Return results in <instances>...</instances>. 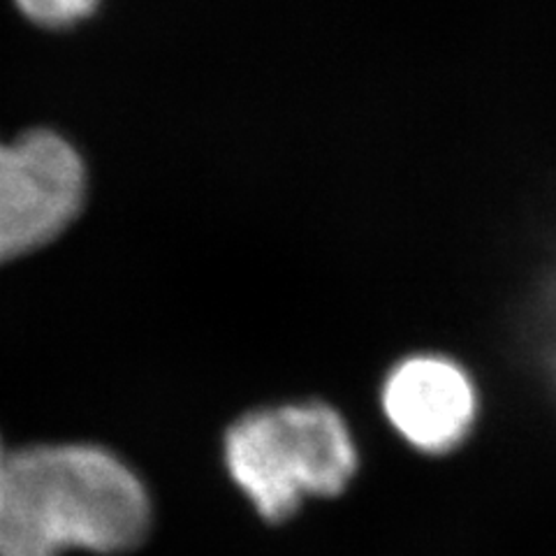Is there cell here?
Here are the masks:
<instances>
[{
  "mask_svg": "<svg viewBox=\"0 0 556 556\" xmlns=\"http://www.w3.org/2000/svg\"><path fill=\"white\" fill-rule=\"evenodd\" d=\"M100 0H14L20 12L33 24L45 28H67L84 22Z\"/></svg>",
  "mask_w": 556,
  "mask_h": 556,
  "instance_id": "6",
  "label": "cell"
},
{
  "mask_svg": "<svg viewBox=\"0 0 556 556\" xmlns=\"http://www.w3.org/2000/svg\"><path fill=\"white\" fill-rule=\"evenodd\" d=\"M8 459H10V450H5L3 441H0V486H3L5 471H8Z\"/></svg>",
  "mask_w": 556,
  "mask_h": 556,
  "instance_id": "7",
  "label": "cell"
},
{
  "mask_svg": "<svg viewBox=\"0 0 556 556\" xmlns=\"http://www.w3.org/2000/svg\"><path fill=\"white\" fill-rule=\"evenodd\" d=\"M531 313L533 329L538 332L533 334L535 345L543 355V364L556 388V263H552V267L543 276L541 286L535 288Z\"/></svg>",
  "mask_w": 556,
  "mask_h": 556,
  "instance_id": "5",
  "label": "cell"
},
{
  "mask_svg": "<svg viewBox=\"0 0 556 556\" xmlns=\"http://www.w3.org/2000/svg\"><path fill=\"white\" fill-rule=\"evenodd\" d=\"M151 527L147 486L116 452L91 443L12 450L0 486V556L130 552Z\"/></svg>",
  "mask_w": 556,
  "mask_h": 556,
  "instance_id": "1",
  "label": "cell"
},
{
  "mask_svg": "<svg viewBox=\"0 0 556 556\" xmlns=\"http://www.w3.org/2000/svg\"><path fill=\"white\" fill-rule=\"evenodd\" d=\"M89 172L75 144L35 128L0 142V265L61 237L86 202Z\"/></svg>",
  "mask_w": 556,
  "mask_h": 556,
  "instance_id": "3",
  "label": "cell"
},
{
  "mask_svg": "<svg viewBox=\"0 0 556 556\" xmlns=\"http://www.w3.org/2000/svg\"><path fill=\"white\" fill-rule=\"evenodd\" d=\"M382 413L408 445L445 455L466 441L478 417L471 376L445 355H413L388 374Z\"/></svg>",
  "mask_w": 556,
  "mask_h": 556,
  "instance_id": "4",
  "label": "cell"
},
{
  "mask_svg": "<svg viewBox=\"0 0 556 556\" xmlns=\"http://www.w3.org/2000/svg\"><path fill=\"white\" fill-rule=\"evenodd\" d=\"M225 466L267 521H286L311 496H337L353 482L357 445L337 408L294 402L243 413L225 431Z\"/></svg>",
  "mask_w": 556,
  "mask_h": 556,
  "instance_id": "2",
  "label": "cell"
}]
</instances>
